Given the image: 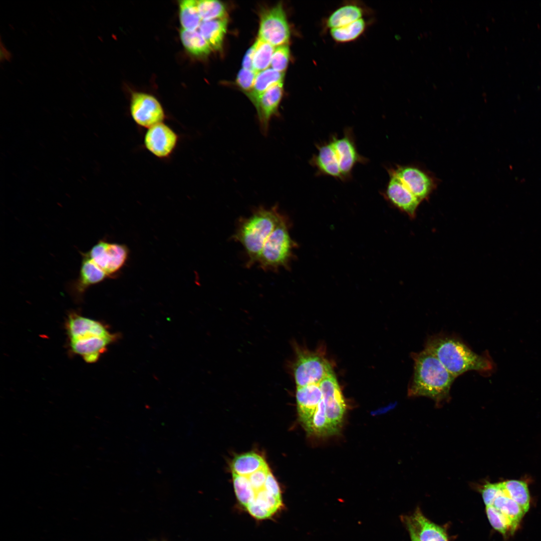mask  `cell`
<instances>
[{"instance_id": "cell-1", "label": "cell", "mask_w": 541, "mask_h": 541, "mask_svg": "<svg viewBox=\"0 0 541 541\" xmlns=\"http://www.w3.org/2000/svg\"><path fill=\"white\" fill-rule=\"evenodd\" d=\"M424 348L433 353L455 378L468 371L488 377L497 370L496 364L488 351L478 354L453 335L440 333L430 336Z\"/></svg>"}, {"instance_id": "cell-2", "label": "cell", "mask_w": 541, "mask_h": 541, "mask_svg": "<svg viewBox=\"0 0 541 541\" xmlns=\"http://www.w3.org/2000/svg\"><path fill=\"white\" fill-rule=\"evenodd\" d=\"M411 357L414 362L413 372L408 386V396L427 397L437 404L447 400L455 378L425 348L419 352H413Z\"/></svg>"}, {"instance_id": "cell-3", "label": "cell", "mask_w": 541, "mask_h": 541, "mask_svg": "<svg viewBox=\"0 0 541 541\" xmlns=\"http://www.w3.org/2000/svg\"><path fill=\"white\" fill-rule=\"evenodd\" d=\"M65 329L71 353L88 363L98 361L117 337L100 322L75 312L69 313Z\"/></svg>"}, {"instance_id": "cell-4", "label": "cell", "mask_w": 541, "mask_h": 541, "mask_svg": "<svg viewBox=\"0 0 541 541\" xmlns=\"http://www.w3.org/2000/svg\"><path fill=\"white\" fill-rule=\"evenodd\" d=\"M283 215L277 205L269 208L260 206L239 221L233 237L244 248L248 267L257 262L265 241Z\"/></svg>"}, {"instance_id": "cell-5", "label": "cell", "mask_w": 541, "mask_h": 541, "mask_svg": "<svg viewBox=\"0 0 541 541\" xmlns=\"http://www.w3.org/2000/svg\"><path fill=\"white\" fill-rule=\"evenodd\" d=\"M295 243L289 232V223L284 215L265 241L257 262L264 270L289 268Z\"/></svg>"}, {"instance_id": "cell-6", "label": "cell", "mask_w": 541, "mask_h": 541, "mask_svg": "<svg viewBox=\"0 0 541 541\" xmlns=\"http://www.w3.org/2000/svg\"><path fill=\"white\" fill-rule=\"evenodd\" d=\"M388 170L421 202L428 200L438 184L437 178L419 165H397Z\"/></svg>"}, {"instance_id": "cell-7", "label": "cell", "mask_w": 541, "mask_h": 541, "mask_svg": "<svg viewBox=\"0 0 541 541\" xmlns=\"http://www.w3.org/2000/svg\"><path fill=\"white\" fill-rule=\"evenodd\" d=\"M85 253L107 275L112 278L119 272L128 256L124 244L100 239Z\"/></svg>"}, {"instance_id": "cell-8", "label": "cell", "mask_w": 541, "mask_h": 541, "mask_svg": "<svg viewBox=\"0 0 541 541\" xmlns=\"http://www.w3.org/2000/svg\"><path fill=\"white\" fill-rule=\"evenodd\" d=\"M333 373L328 361L315 353L300 352L294 367L297 387L320 383Z\"/></svg>"}, {"instance_id": "cell-9", "label": "cell", "mask_w": 541, "mask_h": 541, "mask_svg": "<svg viewBox=\"0 0 541 541\" xmlns=\"http://www.w3.org/2000/svg\"><path fill=\"white\" fill-rule=\"evenodd\" d=\"M329 141L343 181L348 180L354 167L358 163H365L368 160L359 153L351 129H346L341 137L333 136Z\"/></svg>"}, {"instance_id": "cell-10", "label": "cell", "mask_w": 541, "mask_h": 541, "mask_svg": "<svg viewBox=\"0 0 541 541\" xmlns=\"http://www.w3.org/2000/svg\"><path fill=\"white\" fill-rule=\"evenodd\" d=\"M290 36L289 27L282 4L277 5L262 14L258 38L278 47L287 45Z\"/></svg>"}, {"instance_id": "cell-11", "label": "cell", "mask_w": 541, "mask_h": 541, "mask_svg": "<svg viewBox=\"0 0 541 541\" xmlns=\"http://www.w3.org/2000/svg\"><path fill=\"white\" fill-rule=\"evenodd\" d=\"M132 119L139 127L148 129L164 122L166 115L161 104L153 96L136 92L132 94L130 105Z\"/></svg>"}, {"instance_id": "cell-12", "label": "cell", "mask_w": 541, "mask_h": 541, "mask_svg": "<svg viewBox=\"0 0 541 541\" xmlns=\"http://www.w3.org/2000/svg\"><path fill=\"white\" fill-rule=\"evenodd\" d=\"M179 140V135L172 128L161 122L147 129L144 145L153 156L166 160L174 152Z\"/></svg>"}, {"instance_id": "cell-13", "label": "cell", "mask_w": 541, "mask_h": 541, "mask_svg": "<svg viewBox=\"0 0 541 541\" xmlns=\"http://www.w3.org/2000/svg\"><path fill=\"white\" fill-rule=\"evenodd\" d=\"M327 417L337 433L342 425L346 406L334 373L320 383Z\"/></svg>"}, {"instance_id": "cell-14", "label": "cell", "mask_w": 541, "mask_h": 541, "mask_svg": "<svg viewBox=\"0 0 541 541\" xmlns=\"http://www.w3.org/2000/svg\"><path fill=\"white\" fill-rule=\"evenodd\" d=\"M82 256L80 268L77 278L66 285L68 293L77 303L83 300L86 291L92 286L104 281L108 276L85 253L80 252Z\"/></svg>"}, {"instance_id": "cell-15", "label": "cell", "mask_w": 541, "mask_h": 541, "mask_svg": "<svg viewBox=\"0 0 541 541\" xmlns=\"http://www.w3.org/2000/svg\"><path fill=\"white\" fill-rule=\"evenodd\" d=\"M389 179L384 191V196L395 207L411 218L416 216L418 208L422 202L412 194L392 172L388 170Z\"/></svg>"}, {"instance_id": "cell-16", "label": "cell", "mask_w": 541, "mask_h": 541, "mask_svg": "<svg viewBox=\"0 0 541 541\" xmlns=\"http://www.w3.org/2000/svg\"><path fill=\"white\" fill-rule=\"evenodd\" d=\"M283 93V83H282L270 87L251 100L256 110L261 132L264 136L268 134L271 118L278 115Z\"/></svg>"}, {"instance_id": "cell-17", "label": "cell", "mask_w": 541, "mask_h": 541, "mask_svg": "<svg viewBox=\"0 0 541 541\" xmlns=\"http://www.w3.org/2000/svg\"><path fill=\"white\" fill-rule=\"evenodd\" d=\"M403 518L410 523L419 541H448L445 530L428 519L419 508Z\"/></svg>"}, {"instance_id": "cell-18", "label": "cell", "mask_w": 541, "mask_h": 541, "mask_svg": "<svg viewBox=\"0 0 541 541\" xmlns=\"http://www.w3.org/2000/svg\"><path fill=\"white\" fill-rule=\"evenodd\" d=\"M322 397L320 383L297 387V410L300 420L303 424L313 415Z\"/></svg>"}, {"instance_id": "cell-19", "label": "cell", "mask_w": 541, "mask_h": 541, "mask_svg": "<svg viewBox=\"0 0 541 541\" xmlns=\"http://www.w3.org/2000/svg\"><path fill=\"white\" fill-rule=\"evenodd\" d=\"M227 24L226 18L201 21L198 31L211 50L217 51L221 49Z\"/></svg>"}, {"instance_id": "cell-20", "label": "cell", "mask_w": 541, "mask_h": 541, "mask_svg": "<svg viewBox=\"0 0 541 541\" xmlns=\"http://www.w3.org/2000/svg\"><path fill=\"white\" fill-rule=\"evenodd\" d=\"M303 425L310 435L323 437L337 433L328 420L323 398L313 415Z\"/></svg>"}, {"instance_id": "cell-21", "label": "cell", "mask_w": 541, "mask_h": 541, "mask_svg": "<svg viewBox=\"0 0 541 541\" xmlns=\"http://www.w3.org/2000/svg\"><path fill=\"white\" fill-rule=\"evenodd\" d=\"M267 465L261 456L249 452L236 456L233 459L231 468L233 474L247 477Z\"/></svg>"}, {"instance_id": "cell-22", "label": "cell", "mask_w": 541, "mask_h": 541, "mask_svg": "<svg viewBox=\"0 0 541 541\" xmlns=\"http://www.w3.org/2000/svg\"><path fill=\"white\" fill-rule=\"evenodd\" d=\"M361 8L355 5H347L335 10L328 18L326 25L332 29L346 26L362 19Z\"/></svg>"}, {"instance_id": "cell-23", "label": "cell", "mask_w": 541, "mask_h": 541, "mask_svg": "<svg viewBox=\"0 0 541 541\" xmlns=\"http://www.w3.org/2000/svg\"><path fill=\"white\" fill-rule=\"evenodd\" d=\"M284 73L278 72L272 68H267L257 73L251 91L246 95L251 101L261 94L270 87L283 83Z\"/></svg>"}, {"instance_id": "cell-24", "label": "cell", "mask_w": 541, "mask_h": 541, "mask_svg": "<svg viewBox=\"0 0 541 541\" xmlns=\"http://www.w3.org/2000/svg\"><path fill=\"white\" fill-rule=\"evenodd\" d=\"M180 39L185 49L195 56H205L212 50L198 30L181 29Z\"/></svg>"}, {"instance_id": "cell-25", "label": "cell", "mask_w": 541, "mask_h": 541, "mask_svg": "<svg viewBox=\"0 0 541 541\" xmlns=\"http://www.w3.org/2000/svg\"><path fill=\"white\" fill-rule=\"evenodd\" d=\"M502 485L505 493L526 512L529 508L530 495L526 482L511 479L502 482Z\"/></svg>"}, {"instance_id": "cell-26", "label": "cell", "mask_w": 541, "mask_h": 541, "mask_svg": "<svg viewBox=\"0 0 541 541\" xmlns=\"http://www.w3.org/2000/svg\"><path fill=\"white\" fill-rule=\"evenodd\" d=\"M492 506L506 516L515 528L525 513L520 506L505 493L503 488L494 500Z\"/></svg>"}, {"instance_id": "cell-27", "label": "cell", "mask_w": 541, "mask_h": 541, "mask_svg": "<svg viewBox=\"0 0 541 541\" xmlns=\"http://www.w3.org/2000/svg\"><path fill=\"white\" fill-rule=\"evenodd\" d=\"M179 17L182 29L194 31L198 29L202 21L197 8V1H179Z\"/></svg>"}, {"instance_id": "cell-28", "label": "cell", "mask_w": 541, "mask_h": 541, "mask_svg": "<svg viewBox=\"0 0 541 541\" xmlns=\"http://www.w3.org/2000/svg\"><path fill=\"white\" fill-rule=\"evenodd\" d=\"M366 23L362 18L346 26L332 29L331 35L339 43H347L357 39L364 32Z\"/></svg>"}, {"instance_id": "cell-29", "label": "cell", "mask_w": 541, "mask_h": 541, "mask_svg": "<svg viewBox=\"0 0 541 541\" xmlns=\"http://www.w3.org/2000/svg\"><path fill=\"white\" fill-rule=\"evenodd\" d=\"M255 52L252 61V70L257 73L263 71L270 65L275 47L258 38L254 43Z\"/></svg>"}, {"instance_id": "cell-30", "label": "cell", "mask_w": 541, "mask_h": 541, "mask_svg": "<svg viewBox=\"0 0 541 541\" xmlns=\"http://www.w3.org/2000/svg\"><path fill=\"white\" fill-rule=\"evenodd\" d=\"M234 490L239 503L245 509L254 499L255 492L246 476L232 473Z\"/></svg>"}, {"instance_id": "cell-31", "label": "cell", "mask_w": 541, "mask_h": 541, "mask_svg": "<svg viewBox=\"0 0 541 541\" xmlns=\"http://www.w3.org/2000/svg\"><path fill=\"white\" fill-rule=\"evenodd\" d=\"M197 1L198 12L202 21L226 18L225 8L221 2L215 0Z\"/></svg>"}, {"instance_id": "cell-32", "label": "cell", "mask_w": 541, "mask_h": 541, "mask_svg": "<svg viewBox=\"0 0 541 541\" xmlns=\"http://www.w3.org/2000/svg\"><path fill=\"white\" fill-rule=\"evenodd\" d=\"M486 513L492 527L503 535L508 531L511 533L516 529L511 521L492 505L486 506Z\"/></svg>"}, {"instance_id": "cell-33", "label": "cell", "mask_w": 541, "mask_h": 541, "mask_svg": "<svg viewBox=\"0 0 541 541\" xmlns=\"http://www.w3.org/2000/svg\"><path fill=\"white\" fill-rule=\"evenodd\" d=\"M289 57L290 50L287 45L277 47L271 60L272 68L278 72L284 73L288 65Z\"/></svg>"}, {"instance_id": "cell-34", "label": "cell", "mask_w": 541, "mask_h": 541, "mask_svg": "<svg viewBox=\"0 0 541 541\" xmlns=\"http://www.w3.org/2000/svg\"><path fill=\"white\" fill-rule=\"evenodd\" d=\"M257 73L253 70L241 69L236 78V83L246 94L250 92L253 87Z\"/></svg>"}, {"instance_id": "cell-35", "label": "cell", "mask_w": 541, "mask_h": 541, "mask_svg": "<svg viewBox=\"0 0 541 541\" xmlns=\"http://www.w3.org/2000/svg\"><path fill=\"white\" fill-rule=\"evenodd\" d=\"M503 491L502 482L484 484L481 489V495L484 504L487 506L492 505L495 498Z\"/></svg>"}, {"instance_id": "cell-36", "label": "cell", "mask_w": 541, "mask_h": 541, "mask_svg": "<svg viewBox=\"0 0 541 541\" xmlns=\"http://www.w3.org/2000/svg\"><path fill=\"white\" fill-rule=\"evenodd\" d=\"M269 471V468L267 465L247 476L250 483L255 492V496L259 491L264 489V483Z\"/></svg>"}, {"instance_id": "cell-37", "label": "cell", "mask_w": 541, "mask_h": 541, "mask_svg": "<svg viewBox=\"0 0 541 541\" xmlns=\"http://www.w3.org/2000/svg\"><path fill=\"white\" fill-rule=\"evenodd\" d=\"M264 489L276 497L282 499L278 483L270 471H269L267 474L264 485Z\"/></svg>"}, {"instance_id": "cell-38", "label": "cell", "mask_w": 541, "mask_h": 541, "mask_svg": "<svg viewBox=\"0 0 541 541\" xmlns=\"http://www.w3.org/2000/svg\"><path fill=\"white\" fill-rule=\"evenodd\" d=\"M255 44L253 45L246 52L242 61V68L248 70H252V61L255 52Z\"/></svg>"}, {"instance_id": "cell-39", "label": "cell", "mask_w": 541, "mask_h": 541, "mask_svg": "<svg viewBox=\"0 0 541 541\" xmlns=\"http://www.w3.org/2000/svg\"><path fill=\"white\" fill-rule=\"evenodd\" d=\"M12 58V54L9 52L6 48L5 47L2 42H1L0 46V60L1 62L4 61H10Z\"/></svg>"}, {"instance_id": "cell-40", "label": "cell", "mask_w": 541, "mask_h": 541, "mask_svg": "<svg viewBox=\"0 0 541 541\" xmlns=\"http://www.w3.org/2000/svg\"><path fill=\"white\" fill-rule=\"evenodd\" d=\"M403 521H404L405 523L407 528L409 531L411 540L419 541L410 523L404 518H403Z\"/></svg>"}, {"instance_id": "cell-41", "label": "cell", "mask_w": 541, "mask_h": 541, "mask_svg": "<svg viewBox=\"0 0 541 541\" xmlns=\"http://www.w3.org/2000/svg\"><path fill=\"white\" fill-rule=\"evenodd\" d=\"M156 541H164V540H156Z\"/></svg>"}]
</instances>
